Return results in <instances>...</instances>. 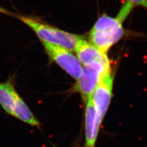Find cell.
<instances>
[{"instance_id": "6da1fadb", "label": "cell", "mask_w": 147, "mask_h": 147, "mask_svg": "<svg viewBox=\"0 0 147 147\" xmlns=\"http://www.w3.org/2000/svg\"><path fill=\"white\" fill-rule=\"evenodd\" d=\"M133 6L126 2L116 17L105 14L99 17L90 32V42L100 51L107 53L110 49L123 37V21L129 14Z\"/></svg>"}, {"instance_id": "7a4b0ae2", "label": "cell", "mask_w": 147, "mask_h": 147, "mask_svg": "<svg viewBox=\"0 0 147 147\" xmlns=\"http://www.w3.org/2000/svg\"><path fill=\"white\" fill-rule=\"evenodd\" d=\"M18 18L33 30L41 41L60 46L71 52L74 51L81 41L83 36L68 33L31 17L18 16Z\"/></svg>"}, {"instance_id": "3957f363", "label": "cell", "mask_w": 147, "mask_h": 147, "mask_svg": "<svg viewBox=\"0 0 147 147\" xmlns=\"http://www.w3.org/2000/svg\"><path fill=\"white\" fill-rule=\"evenodd\" d=\"M110 69V63L100 62H94L83 66L84 72L77 80L73 90L80 94L85 104L90 99L102 77Z\"/></svg>"}, {"instance_id": "277c9868", "label": "cell", "mask_w": 147, "mask_h": 147, "mask_svg": "<svg viewBox=\"0 0 147 147\" xmlns=\"http://www.w3.org/2000/svg\"><path fill=\"white\" fill-rule=\"evenodd\" d=\"M45 51L50 59L76 80L82 76L84 69L79 58L71 51L60 46L41 41Z\"/></svg>"}, {"instance_id": "5b68a950", "label": "cell", "mask_w": 147, "mask_h": 147, "mask_svg": "<svg viewBox=\"0 0 147 147\" xmlns=\"http://www.w3.org/2000/svg\"><path fill=\"white\" fill-rule=\"evenodd\" d=\"M113 80L114 74L111 68L101 79L90 99L102 121L104 120L111 102Z\"/></svg>"}, {"instance_id": "8992f818", "label": "cell", "mask_w": 147, "mask_h": 147, "mask_svg": "<svg viewBox=\"0 0 147 147\" xmlns=\"http://www.w3.org/2000/svg\"><path fill=\"white\" fill-rule=\"evenodd\" d=\"M102 121L89 99L85 104L84 113V147H96V143Z\"/></svg>"}, {"instance_id": "52a82bcc", "label": "cell", "mask_w": 147, "mask_h": 147, "mask_svg": "<svg viewBox=\"0 0 147 147\" xmlns=\"http://www.w3.org/2000/svg\"><path fill=\"white\" fill-rule=\"evenodd\" d=\"M24 101L11 80L0 83V105L7 114L14 117Z\"/></svg>"}, {"instance_id": "ba28073f", "label": "cell", "mask_w": 147, "mask_h": 147, "mask_svg": "<svg viewBox=\"0 0 147 147\" xmlns=\"http://www.w3.org/2000/svg\"><path fill=\"white\" fill-rule=\"evenodd\" d=\"M75 52L77 57L84 66L94 62L110 63L106 53L100 51L85 39L79 43Z\"/></svg>"}, {"instance_id": "9c48e42d", "label": "cell", "mask_w": 147, "mask_h": 147, "mask_svg": "<svg viewBox=\"0 0 147 147\" xmlns=\"http://www.w3.org/2000/svg\"><path fill=\"white\" fill-rule=\"evenodd\" d=\"M127 2L130 3L133 6H140L147 8V0H127Z\"/></svg>"}, {"instance_id": "30bf717a", "label": "cell", "mask_w": 147, "mask_h": 147, "mask_svg": "<svg viewBox=\"0 0 147 147\" xmlns=\"http://www.w3.org/2000/svg\"><path fill=\"white\" fill-rule=\"evenodd\" d=\"M0 13H5V14L9 15V16H11V14H12V13L11 12H9V11L6 10V9H5L4 8L1 7V6H0Z\"/></svg>"}]
</instances>
